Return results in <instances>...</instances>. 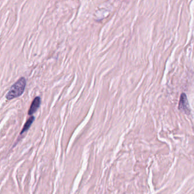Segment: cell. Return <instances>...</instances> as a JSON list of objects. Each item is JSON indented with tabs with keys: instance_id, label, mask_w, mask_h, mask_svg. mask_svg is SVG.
I'll list each match as a JSON object with an SVG mask.
<instances>
[{
	"instance_id": "7a4b0ae2",
	"label": "cell",
	"mask_w": 194,
	"mask_h": 194,
	"mask_svg": "<svg viewBox=\"0 0 194 194\" xmlns=\"http://www.w3.org/2000/svg\"><path fill=\"white\" fill-rule=\"evenodd\" d=\"M179 109L183 111L186 113H190V107L186 95L185 93H182L180 97L179 103Z\"/></svg>"
},
{
	"instance_id": "6da1fadb",
	"label": "cell",
	"mask_w": 194,
	"mask_h": 194,
	"mask_svg": "<svg viewBox=\"0 0 194 194\" xmlns=\"http://www.w3.org/2000/svg\"><path fill=\"white\" fill-rule=\"evenodd\" d=\"M26 86V79L21 77L11 87L6 95V98L8 100H11L16 97H19L23 93Z\"/></svg>"
},
{
	"instance_id": "3957f363",
	"label": "cell",
	"mask_w": 194,
	"mask_h": 194,
	"mask_svg": "<svg viewBox=\"0 0 194 194\" xmlns=\"http://www.w3.org/2000/svg\"><path fill=\"white\" fill-rule=\"evenodd\" d=\"M41 102V100L40 97L38 96V97H35L32 102L30 108L29 110V112H28L29 115H33L38 110V109L40 107Z\"/></svg>"
},
{
	"instance_id": "277c9868",
	"label": "cell",
	"mask_w": 194,
	"mask_h": 194,
	"mask_svg": "<svg viewBox=\"0 0 194 194\" xmlns=\"http://www.w3.org/2000/svg\"><path fill=\"white\" fill-rule=\"evenodd\" d=\"M34 119H35L34 117L31 116L27 120V121L26 122V123L25 124L24 126H23V128L22 129V131H21V134H22L23 133L26 132L27 130H29V129L30 128V127L31 126V124L34 122Z\"/></svg>"
}]
</instances>
